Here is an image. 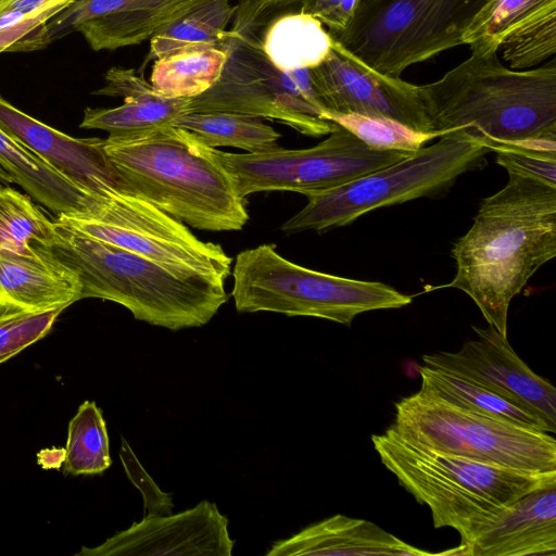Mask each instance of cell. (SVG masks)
Returning a JSON list of instances; mask_svg holds the SVG:
<instances>
[{"label":"cell","mask_w":556,"mask_h":556,"mask_svg":"<svg viewBox=\"0 0 556 556\" xmlns=\"http://www.w3.org/2000/svg\"><path fill=\"white\" fill-rule=\"evenodd\" d=\"M456 274L444 287L464 291L489 326L507 337L511 300L556 256V185L508 172L452 249Z\"/></svg>","instance_id":"obj_1"},{"label":"cell","mask_w":556,"mask_h":556,"mask_svg":"<svg viewBox=\"0 0 556 556\" xmlns=\"http://www.w3.org/2000/svg\"><path fill=\"white\" fill-rule=\"evenodd\" d=\"M430 129L500 146L556 152V63L505 67L497 52L475 53L439 80L419 85Z\"/></svg>","instance_id":"obj_2"},{"label":"cell","mask_w":556,"mask_h":556,"mask_svg":"<svg viewBox=\"0 0 556 556\" xmlns=\"http://www.w3.org/2000/svg\"><path fill=\"white\" fill-rule=\"evenodd\" d=\"M33 247L77 276L80 300L115 302L136 319L172 331L206 325L228 300L220 278L124 250L59 218L51 239Z\"/></svg>","instance_id":"obj_3"},{"label":"cell","mask_w":556,"mask_h":556,"mask_svg":"<svg viewBox=\"0 0 556 556\" xmlns=\"http://www.w3.org/2000/svg\"><path fill=\"white\" fill-rule=\"evenodd\" d=\"M124 180L159 210L207 231L241 230L249 220L244 199L216 149L175 126L101 140Z\"/></svg>","instance_id":"obj_4"},{"label":"cell","mask_w":556,"mask_h":556,"mask_svg":"<svg viewBox=\"0 0 556 556\" xmlns=\"http://www.w3.org/2000/svg\"><path fill=\"white\" fill-rule=\"evenodd\" d=\"M384 467L419 503L435 528L456 530L466 544L504 507L545 485L556 471L534 472L415 445L391 427L371 437Z\"/></svg>","instance_id":"obj_5"},{"label":"cell","mask_w":556,"mask_h":556,"mask_svg":"<svg viewBox=\"0 0 556 556\" xmlns=\"http://www.w3.org/2000/svg\"><path fill=\"white\" fill-rule=\"evenodd\" d=\"M231 296L239 313L273 312L351 326L369 311L401 308L412 298L377 281L319 273L282 257L273 244L236 256Z\"/></svg>","instance_id":"obj_6"},{"label":"cell","mask_w":556,"mask_h":556,"mask_svg":"<svg viewBox=\"0 0 556 556\" xmlns=\"http://www.w3.org/2000/svg\"><path fill=\"white\" fill-rule=\"evenodd\" d=\"M490 150L455 135L420 148L403 160L337 188L311 193L307 204L281 230L324 231L351 224L372 210L437 194L460 175L479 167Z\"/></svg>","instance_id":"obj_7"},{"label":"cell","mask_w":556,"mask_h":556,"mask_svg":"<svg viewBox=\"0 0 556 556\" xmlns=\"http://www.w3.org/2000/svg\"><path fill=\"white\" fill-rule=\"evenodd\" d=\"M490 0H361L346 28L330 34L352 56L400 77L408 66L463 45Z\"/></svg>","instance_id":"obj_8"},{"label":"cell","mask_w":556,"mask_h":556,"mask_svg":"<svg viewBox=\"0 0 556 556\" xmlns=\"http://www.w3.org/2000/svg\"><path fill=\"white\" fill-rule=\"evenodd\" d=\"M220 49L227 53L214 86L190 99L191 112H235L282 123L320 137L337 124L323 118L309 68L283 72L266 56L256 37L228 29Z\"/></svg>","instance_id":"obj_9"},{"label":"cell","mask_w":556,"mask_h":556,"mask_svg":"<svg viewBox=\"0 0 556 556\" xmlns=\"http://www.w3.org/2000/svg\"><path fill=\"white\" fill-rule=\"evenodd\" d=\"M394 405L390 427L415 445L518 470L556 471L552 433L481 416L421 391Z\"/></svg>","instance_id":"obj_10"},{"label":"cell","mask_w":556,"mask_h":556,"mask_svg":"<svg viewBox=\"0 0 556 556\" xmlns=\"http://www.w3.org/2000/svg\"><path fill=\"white\" fill-rule=\"evenodd\" d=\"M410 153L371 149L338 124L327 139L308 149L287 150L278 146L255 153L216 150L242 199L260 191H295L304 195L326 191Z\"/></svg>","instance_id":"obj_11"},{"label":"cell","mask_w":556,"mask_h":556,"mask_svg":"<svg viewBox=\"0 0 556 556\" xmlns=\"http://www.w3.org/2000/svg\"><path fill=\"white\" fill-rule=\"evenodd\" d=\"M309 72L324 112L384 117L432 132L419 85L375 71L333 38L327 56Z\"/></svg>","instance_id":"obj_12"},{"label":"cell","mask_w":556,"mask_h":556,"mask_svg":"<svg viewBox=\"0 0 556 556\" xmlns=\"http://www.w3.org/2000/svg\"><path fill=\"white\" fill-rule=\"evenodd\" d=\"M477 338L457 352L422 356L424 365L464 377L522 406L556 431V389L514 351L507 337L492 326H472Z\"/></svg>","instance_id":"obj_13"},{"label":"cell","mask_w":556,"mask_h":556,"mask_svg":"<svg viewBox=\"0 0 556 556\" xmlns=\"http://www.w3.org/2000/svg\"><path fill=\"white\" fill-rule=\"evenodd\" d=\"M229 520L216 504L202 501L172 515H147L103 544L83 549L81 556H231L235 541Z\"/></svg>","instance_id":"obj_14"},{"label":"cell","mask_w":556,"mask_h":556,"mask_svg":"<svg viewBox=\"0 0 556 556\" xmlns=\"http://www.w3.org/2000/svg\"><path fill=\"white\" fill-rule=\"evenodd\" d=\"M0 128L90 195L103 197L124 180L100 138H73L22 112L0 96Z\"/></svg>","instance_id":"obj_15"},{"label":"cell","mask_w":556,"mask_h":556,"mask_svg":"<svg viewBox=\"0 0 556 556\" xmlns=\"http://www.w3.org/2000/svg\"><path fill=\"white\" fill-rule=\"evenodd\" d=\"M450 555H556V483L530 492L495 515Z\"/></svg>","instance_id":"obj_16"},{"label":"cell","mask_w":556,"mask_h":556,"mask_svg":"<svg viewBox=\"0 0 556 556\" xmlns=\"http://www.w3.org/2000/svg\"><path fill=\"white\" fill-rule=\"evenodd\" d=\"M104 80V87L93 93L121 97L124 103L112 109L87 108L81 128L122 136L173 126L178 117L190 113V98L162 96L134 68L112 67L105 73Z\"/></svg>","instance_id":"obj_17"},{"label":"cell","mask_w":556,"mask_h":556,"mask_svg":"<svg viewBox=\"0 0 556 556\" xmlns=\"http://www.w3.org/2000/svg\"><path fill=\"white\" fill-rule=\"evenodd\" d=\"M419 549L368 520L334 515L275 542L267 556L300 555H438Z\"/></svg>","instance_id":"obj_18"},{"label":"cell","mask_w":556,"mask_h":556,"mask_svg":"<svg viewBox=\"0 0 556 556\" xmlns=\"http://www.w3.org/2000/svg\"><path fill=\"white\" fill-rule=\"evenodd\" d=\"M77 276L35 248L0 254V304L28 312L66 308L80 300Z\"/></svg>","instance_id":"obj_19"},{"label":"cell","mask_w":556,"mask_h":556,"mask_svg":"<svg viewBox=\"0 0 556 556\" xmlns=\"http://www.w3.org/2000/svg\"><path fill=\"white\" fill-rule=\"evenodd\" d=\"M0 165L31 198L56 216L89 218L99 197L90 195L0 128Z\"/></svg>","instance_id":"obj_20"},{"label":"cell","mask_w":556,"mask_h":556,"mask_svg":"<svg viewBox=\"0 0 556 556\" xmlns=\"http://www.w3.org/2000/svg\"><path fill=\"white\" fill-rule=\"evenodd\" d=\"M421 392L465 410L520 428L554 433L549 426L522 406L464 377L432 368L419 367Z\"/></svg>","instance_id":"obj_21"},{"label":"cell","mask_w":556,"mask_h":556,"mask_svg":"<svg viewBox=\"0 0 556 556\" xmlns=\"http://www.w3.org/2000/svg\"><path fill=\"white\" fill-rule=\"evenodd\" d=\"M211 0H136L127 9L81 33L94 51L150 40L190 10Z\"/></svg>","instance_id":"obj_22"},{"label":"cell","mask_w":556,"mask_h":556,"mask_svg":"<svg viewBox=\"0 0 556 556\" xmlns=\"http://www.w3.org/2000/svg\"><path fill=\"white\" fill-rule=\"evenodd\" d=\"M262 48L280 71L312 68L329 53L332 37L314 16L303 13L285 14L262 33Z\"/></svg>","instance_id":"obj_23"},{"label":"cell","mask_w":556,"mask_h":556,"mask_svg":"<svg viewBox=\"0 0 556 556\" xmlns=\"http://www.w3.org/2000/svg\"><path fill=\"white\" fill-rule=\"evenodd\" d=\"M237 5L230 0H211L190 10L150 39L147 61L163 56L220 48Z\"/></svg>","instance_id":"obj_24"},{"label":"cell","mask_w":556,"mask_h":556,"mask_svg":"<svg viewBox=\"0 0 556 556\" xmlns=\"http://www.w3.org/2000/svg\"><path fill=\"white\" fill-rule=\"evenodd\" d=\"M173 126L192 132L210 148L233 147L248 153L277 148L280 138L261 117L235 112H191L178 117Z\"/></svg>","instance_id":"obj_25"},{"label":"cell","mask_w":556,"mask_h":556,"mask_svg":"<svg viewBox=\"0 0 556 556\" xmlns=\"http://www.w3.org/2000/svg\"><path fill=\"white\" fill-rule=\"evenodd\" d=\"M227 53L220 48L172 54L154 60L149 81L168 98H195L219 79Z\"/></svg>","instance_id":"obj_26"},{"label":"cell","mask_w":556,"mask_h":556,"mask_svg":"<svg viewBox=\"0 0 556 556\" xmlns=\"http://www.w3.org/2000/svg\"><path fill=\"white\" fill-rule=\"evenodd\" d=\"M64 472L99 475L112 464L109 434L102 410L85 401L68 424Z\"/></svg>","instance_id":"obj_27"},{"label":"cell","mask_w":556,"mask_h":556,"mask_svg":"<svg viewBox=\"0 0 556 556\" xmlns=\"http://www.w3.org/2000/svg\"><path fill=\"white\" fill-rule=\"evenodd\" d=\"M53 222L29 197L0 185V254L27 253L34 244L47 243Z\"/></svg>","instance_id":"obj_28"},{"label":"cell","mask_w":556,"mask_h":556,"mask_svg":"<svg viewBox=\"0 0 556 556\" xmlns=\"http://www.w3.org/2000/svg\"><path fill=\"white\" fill-rule=\"evenodd\" d=\"M556 0H490L476 15L462 37L471 52H498L503 38L515 27Z\"/></svg>","instance_id":"obj_29"},{"label":"cell","mask_w":556,"mask_h":556,"mask_svg":"<svg viewBox=\"0 0 556 556\" xmlns=\"http://www.w3.org/2000/svg\"><path fill=\"white\" fill-rule=\"evenodd\" d=\"M73 0H1L0 53L34 51L49 20Z\"/></svg>","instance_id":"obj_30"},{"label":"cell","mask_w":556,"mask_h":556,"mask_svg":"<svg viewBox=\"0 0 556 556\" xmlns=\"http://www.w3.org/2000/svg\"><path fill=\"white\" fill-rule=\"evenodd\" d=\"M511 70H527L556 52V4L531 16L502 40L498 51Z\"/></svg>","instance_id":"obj_31"},{"label":"cell","mask_w":556,"mask_h":556,"mask_svg":"<svg viewBox=\"0 0 556 556\" xmlns=\"http://www.w3.org/2000/svg\"><path fill=\"white\" fill-rule=\"evenodd\" d=\"M323 118L329 119L362 140L371 149L416 152L422 146L440 138L438 132L414 130L393 119L371 117L358 114H340L321 112Z\"/></svg>","instance_id":"obj_32"},{"label":"cell","mask_w":556,"mask_h":556,"mask_svg":"<svg viewBox=\"0 0 556 556\" xmlns=\"http://www.w3.org/2000/svg\"><path fill=\"white\" fill-rule=\"evenodd\" d=\"M62 312H28L0 304V364L46 337Z\"/></svg>","instance_id":"obj_33"},{"label":"cell","mask_w":556,"mask_h":556,"mask_svg":"<svg viewBox=\"0 0 556 556\" xmlns=\"http://www.w3.org/2000/svg\"><path fill=\"white\" fill-rule=\"evenodd\" d=\"M136 0H73L52 16L43 27L38 48L59 40L71 33H84L93 25L127 9Z\"/></svg>","instance_id":"obj_34"},{"label":"cell","mask_w":556,"mask_h":556,"mask_svg":"<svg viewBox=\"0 0 556 556\" xmlns=\"http://www.w3.org/2000/svg\"><path fill=\"white\" fill-rule=\"evenodd\" d=\"M308 1L239 0L230 30L260 39L270 22L285 14L300 12Z\"/></svg>","instance_id":"obj_35"},{"label":"cell","mask_w":556,"mask_h":556,"mask_svg":"<svg viewBox=\"0 0 556 556\" xmlns=\"http://www.w3.org/2000/svg\"><path fill=\"white\" fill-rule=\"evenodd\" d=\"M496 163L507 172H514L556 185V152L539 151L522 147L500 146Z\"/></svg>","instance_id":"obj_36"},{"label":"cell","mask_w":556,"mask_h":556,"mask_svg":"<svg viewBox=\"0 0 556 556\" xmlns=\"http://www.w3.org/2000/svg\"><path fill=\"white\" fill-rule=\"evenodd\" d=\"M121 458L125 470L134 484L141 491L149 515H167L173 508L170 494L162 492L139 464L131 448L123 439Z\"/></svg>","instance_id":"obj_37"},{"label":"cell","mask_w":556,"mask_h":556,"mask_svg":"<svg viewBox=\"0 0 556 556\" xmlns=\"http://www.w3.org/2000/svg\"><path fill=\"white\" fill-rule=\"evenodd\" d=\"M359 3L361 0H309L300 12L316 17L334 34L346 28Z\"/></svg>","instance_id":"obj_38"},{"label":"cell","mask_w":556,"mask_h":556,"mask_svg":"<svg viewBox=\"0 0 556 556\" xmlns=\"http://www.w3.org/2000/svg\"><path fill=\"white\" fill-rule=\"evenodd\" d=\"M0 181L3 184H7V185L14 182V179L12 178V176L5 169H3V167L1 165H0Z\"/></svg>","instance_id":"obj_39"},{"label":"cell","mask_w":556,"mask_h":556,"mask_svg":"<svg viewBox=\"0 0 556 556\" xmlns=\"http://www.w3.org/2000/svg\"><path fill=\"white\" fill-rule=\"evenodd\" d=\"M1 1V0H0Z\"/></svg>","instance_id":"obj_40"}]
</instances>
